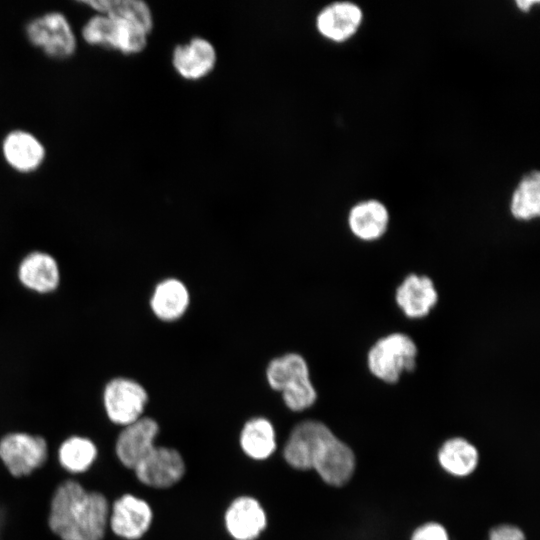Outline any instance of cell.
I'll return each instance as SVG.
<instances>
[{"label": "cell", "mask_w": 540, "mask_h": 540, "mask_svg": "<svg viewBox=\"0 0 540 540\" xmlns=\"http://www.w3.org/2000/svg\"><path fill=\"white\" fill-rule=\"evenodd\" d=\"M111 503L100 492L86 490L74 476L55 489L48 527L60 540H104Z\"/></svg>", "instance_id": "6da1fadb"}, {"label": "cell", "mask_w": 540, "mask_h": 540, "mask_svg": "<svg viewBox=\"0 0 540 540\" xmlns=\"http://www.w3.org/2000/svg\"><path fill=\"white\" fill-rule=\"evenodd\" d=\"M269 385L282 393L286 406L302 411L312 406L317 398L305 359L288 353L273 359L266 370Z\"/></svg>", "instance_id": "7a4b0ae2"}, {"label": "cell", "mask_w": 540, "mask_h": 540, "mask_svg": "<svg viewBox=\"0 0 540 540\" xmlns=\"http://www.w3.org/2000/svg\"><path fill=\"white\" fill-rule=\"evenodd\" d=\"M100 404L107 420L114 426L124 427L144 416L149 397L138 381L114 376L99 389Z\"/></svg>", "instance_id": "3957f363"}, {"label": "cell", "mask_w": 540, "mask_h": 540, "mask_svg": "<svg viewBox=\"0 0 540 540\" xmlns=\"http://www.w3.org/2000/svg\"><path fill=\"white\" fill-rule=\"evenodd\" d=\"M81 34L90 45L125 55L142 52L147 46L149 35L136 25L103 14L91 17L83 26Z\"/></svg>", "instance_id": "277c9868"}, {"label": "cell", "mask_w": 540, "mask_h": 540, "mask_svg": "<svg viewBox=\"0 0 540 540\" xmlns=\"http://www.w3.org/2000/svg\"><path fill=\"white\" fill-rule=\"evenodd\" d=\"M417 347L406 334L393 333L379 339L369 350L370 372L386 383H396L405 371L416 365Z\"/></svg>", "instance_id": "5b68a950"}, {"label": "cell", "mask_w": 540, "mask_h": 540, "mask_svg": "<svg viewBox=\"0 0 540 540\" xmlns=\"http://www.w3.org/2000/svg\"><path fill=\"white\" fill-rule=\"evenodd\" d=\"M48 444L40 436L13 431L0 439V461L14 478L30 476L48 460Z\"/></svg>", "instance_id": "8992f818"}, {"label": "cell", "mask_w": 540, "mask_h": 540, "mask_svg": "<svg viewBox=\"0 0 540 540\" xmlns=\"http://www.w3.org/2000/svg\"><path fill=\"white\" fill-rule=\"evenodd\" d=\"M355 465L352 449L327 428L314 449L311 469L327 484L342 486L351 479Z\"/></svg>", "instance_id": "52a82bcc"}, {"label": "cell", "mask_w": 540, "mask_h": 540, "mask_svg": "<svg viewBox=\"0 0 540 540\" xmlns=\"http://www.w3.org/2000/svg\"><path fill=\"white\" fill-rule=\"evenodd\" d=\"M26 35L32 45L52 58H67L76 50L74 32L60 12H49L31 20Z\"/></svg>", "instance_id": "ba28073f"}, {"label": "cell", "mask_w": 540, "mask_h": 540, "mask_svg": "<svg viewBox=\"0 0 540 540\" xmlns=\"http://www.w3.org/2000/svg\"><path fill=\"white\" fill-rule=\"evenodd\" d=\"M15 273L23 289L39 296L54 294L62 282L59 261L52 253L41 249L25 253L17 263Z\"/></svg>", "instance_id": "9c48e42d"}, {"label": "cell", "mask_w": 540, "mask_h": 540, "mask_svg": "<svg viewBox=\"0 0 540 540\" xmlns=\"http://www.w3.org/2000/svg\"><path fill=\"white\" fill-rule=\"evenodd\" d=\"M152 521L153 511L145 498L125 493L111 503L109 530L119 539H142Z\"/></svg>", "instance_id": "30bf717a"}, {"label": "cell", "mask_w": 540, "mask_h": 540, "mask_svg": "<svg viewBox=\"0 0 540 540\" xmlns=\"http://www.w3.org/2000/svg\"><path fill=\"white\" fill-rule=\"evenodd\" d=\"M159 433L158 423L151 417L142 416L138 420L121 427L114 445L119 463L126 469H133L156 446Z\"/></svg>", "instance_id": "8fae6325"}, {"label": "cell", "mask_w": 540, "mask_h": 540, "mask_svg": "<svg viewBox=\"0 0 540 540\" xmlns=\"http://www.w3.org/2000/svg\"><path fill=\"white\" fill-rule=\"evenodd\" d=\"M185 472L182 456L178 451L155 446L133 469L135 479L144 487L167 488L177 483Z\"/></svg>", "instance_id": "7c38bea8"}, {"label": "cell", "mask_w": 540, "mask_h": 540, "mask_svg": "<svg viewBox=\"0 0 540 540\" xmlns=\"http://www.w3.org/2000/svg\"><path fill=\"white\" fill-rule=\"evenodd\" d=\"M217 63L214 45L203 37H193L177 45L172 52V66L185 80L197 81L208 76Z\"/></svg>", "instance_id": "4fadbf2b"}, {"label": "cell", "mask_w": 540, "mask_h": 540, "mask_svg": "<svg viewBox=\"0 0 540 540\" xmlns=\"http://www.w3.org/2000/svg\"><path fill=\"white\" fill-rule=\"evenodd\" d=\"M363 22V11L350 1H337L323 7L316 16L319 34L332 42H343L356 34Z\"/></svg>", "instance_id": "5bb4252c"}, {"label": "cell", "mask_w": 540, "mask_h": 540, "mask_svg": "<svg viewBox=\"0 0 540 540\" xmlns=\"http://www.w3.org/2000/svg\"><path fill=\"white\" fill-rule=\"evenodd\" d=\"M395 299L408 318H422L436 305L438 294L427 276L408 275L396 289Z\"/></svg>", "instance_id": "9a60e30c"}, {"label": "cell", "mask_w": 540, "mask_h": 540, "mask_svg": "<svg viewBox=\"0 0 540 540\" xmlns=\"http://www.w3.org/2000/svg\"><path fill=\"white\" fill-rule=\"evenodd\" d=\"M225 524L235 540H254L266 526V515L257 500L243 496L227 509Z\"/></svg>", "instance_id": "2e32d148"}, {"label": "cell", "mask_w": 540, "mask_h": 540, "mask_svg": "<svg viewBox=\"0 0 540 540\" xmlns=\"http://www.w3.org/2000/svg\"><path fill=\"white\" fill-rule=\"evenodd\" d=\"M3 155L15 170L28 173L36 170L45 158V148L31 133L23 130L10 132L3 141Z\"/></svg>", "instance_id": "e0dca14e"}, {"label": "cell", "mask_w": 540, "mask_h": 540, "mask_svg": "<svg viewBox=\"0 0 540 540\" xmlns=\"http://www.w3.org/2000/svg\"><path fill=\"white\" fill-rule=\"evenodd\" d=\"M388 224V209L376 199L358 202L348 214V225L351 232L364 241L379 239L386 232Z\"/></svg>", "instance_id": "ac0fdd59"}, {"label": "cell", "mask_w": 540, "mask_h": 540, "mask_svg": "<svg viewBox=\"0 0 540 540\" xmlns=\"http://www.w3.org/2000/svg\"><path fill=\"white\" fill-rule=\"evenodd\" d=\"M326 429L325 424L314 420L295 426L284 448L287 463L295 469H311L314 449Z\"/></svg>", "instance_id": "d6986e66"}, {"label": "cell", "mask_w": 540, "mask_h": 540, "mask_svg": "<svg viewBox=\"0 0 540 540\" xmlns=\"http://www.w3.org/2000/svg\"><path fill=\"white\" fill-rule=\"evenodd\" d=\"M189 292L186 286L177 279L161 281L154 288L150 299V307L154 315L163 321L179 319L189 306Z\"/></svg>", "instance_id": "ffe728a7"}, {"label": "cell", "mask_w": 540, "mask_h": 540, "mask_svg": "<svg viewBox=\"0 0 540 540\" xmlns=\"http://www.w3.org/2000/svg\"><path fill=\"white\" fill-rule=\"evenodd\" d=\"M83 5L111 18L136 25L148 34L153 29V14L148 4L141 0H89Z\"/></svg>", "instance_id": "44dd1931"}, {"label": "cell", "mask_w": 540, "mask_h": 540, "mask_svg": "<svg viewBox=\"0 0 540 540\" xmlns=\"http://www.w3.org/2000/svg\"><path fill=\"white\" fill-rule=\"evenodd\" d=\"M97 457L96 444L86 436L71 435L63 440L57 449L58 463L70 476L87 472Z\"/></svg>", "instance_id": "7402d4cb"}, {"label": "cell", "mask_w": 540, "mask_h": 540, "mask_svg": "<svg viewBox=\"0 0 540 540\" xmlns=\"http://www.w3.org/2000/svg\"><path fill=\"white\" fill-rule=\"evenodd\" d=\"M479 454L468 440L455 437L445 441L438 451L440 466L449 474L465 477L477 467Z\"/></svg>", "instance_id": "603a6c76"}, {"label": "cell", "mask_w": 540, "mask_h": 540, "mask_svg": "<svg viewBox=\"0 0 540 540\" xmlns=\"http://www.w3.org/2000/svg\"><path fill=\"white\" fill-rule=\"evenodd\" d=\"M510 212L518 220L528 221L540 214V173L532 170L523 175L513 191Z\"/></svg>", "instance_id": "cb8c5ba5"}, {"label": "cell", "mask_w": 540, "mask_h": 540, "mask_svg": "<svg viewBox=\"0 0 540 540\" xmlns=\"http://www.w3.org/2000/svg\"><path fill=\"white\" fill-rule=\"evenodd\" d=\"M240 444L249 457L268 458L276 448L275 431L270 421L261 417L249 420L241 431Z\"/></svg>", "instance_id": "d4e9b609"}, {"label": "cell", "mask_w": 540, "mask_h": 540, "mask_svg": "<svg viewBox=\"0 0 540 540\" xmlns=\"http://www.w3.org/2000/svg\"><path fill=\"white\" fill-rule=\"evenodd\" d=\"M411 540H449V536L441 524L428 522L415 529Z\"/></svg>", "instance_id": "484cf974"}, {"label": "cell", "mask_w": 540, "mask_h": 540, "mask_svg": "<svg viewBox=\"0 0 540 540\" xmlns=\"http://www.w3.org/2000/svg\"><path fill=\"white\" fill-rule=\"evenodd\" d=\"M489 540H525V534L519 527L502 524L490 530Z\"/></svg>", "instance_id": "4316f807"}, {"label": "cell", "mask_w": 540, "mask_h": 540, "mask_svg": "<svg viewBox=\"0 0 540 540\" xmlns=\"http://www.w3.org/2000/svg\"><path fill=\"white\" fill-rule=\"evenodd\" d=\"M538 3H539L538 0H518L515 2L517 7L524 12L528 11L531 8V6Z\"/></svg>", "instance_id": "83f0119b"}, {"label": "cell", "mask_w": 540, "mask_h": 540, "mask_svg": "<svg viewBox=\"0 0 540 540\" xmlns=\"http://www.w3.org/2000/svg\"><path fill=\"white\" fill-rule=\"evenodd\" d=\"M4 521H5V513L3 509L0 507V534L4 526Z\"/></svg>", "instance_id": "f1b7e54d"}]
</instances>
